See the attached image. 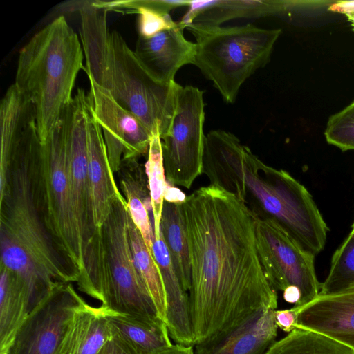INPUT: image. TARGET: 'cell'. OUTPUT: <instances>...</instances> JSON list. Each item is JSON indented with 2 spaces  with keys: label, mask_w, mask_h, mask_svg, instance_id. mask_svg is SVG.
I'll list each match as a JSON object with an SVG mask.
<instances>
[{
  "label": "cell",
  "mask_w": 354,
  "mask_h": 354,
  "mask_svg": "<svg viewBox=\"0 0 354 354\" xmlns=\"http://www.w3.org/2000/svg\"><path fill=\"white\" fill-rule=\"evenodd\" d=\"M183 203L164 201L160 229L174 268L183 288L190 287V259Z\"/></svg>",
  "instance_id": "23"
},
{
  "label": "cell",
  "mask_w": 354,
  "mask_h": 354,
  "mask_svg": "<svg viewBox=\"0 0 354 354\" xmlns=\"http://www.w3.org/2000/svg\"><path fill=\"white\" fill-rule=\"evenodd\" d=\"M297 327L316 332L354 349V287L319 294L298 307Z\"/></svg>",
  "instance_id": "15"
},
{
  "label": "cell",
  "mask_w": 354,
  "mask_h": 354,
  "mask_svg": "<svg viewBox=\"0 0 354 354\" xmlns=\"http://www.w3.org/2000/svg\"><path fill=\"white\" fill-rule=\"evenodd\" d=\"M187 5L188 0H127L98 2V6L107 11L113 10L124 13H134L138 8L144 7L169 14L171 10L179 7H187Z\"/></svg>",
  "instance_id": "30"
},
{
  "label": "cell",
  "mask_w": 354,
  "mask_h": 354,
  "mask_svg": "<svg viewBox=\"0 0 354 354\" xmlns=\"http://www.w3.org/2000/svg\"><path fill=\"white\" fill-rule=\"evenodd\" d=\"M118 172L129 215L152 253L154 232L149 217L152 205L147 178L144 176L146 173L144 174L138 160L123 162Z\"/></svg>",
  "instance_id": "22"
},
{
  "label": "cell",
  "mask_w": 354,
  "mask_h": 354,
  "mask_svg": "<svg viewBox=\"0 0 354 354\" xmlns=\"http://www.w3.org/2000/svg\"><path fill=\"white\" fill-rule=\"evenodd\" d=\"M2 354H8V353H2Z\"/></svg>",
  "instance_id": "40"
},
{
  "label": "cell",
  "mask_w": 354,
  "mask_h": 354,
  "mask_svg": "<svg viewBox=\"0 0 354 354\" xmlns=\"http://www.w3.org/2000/svg\"><path fill=\"white\" fill-rule=\"evenodd\" d=\"M185 198V195L180 192V190L171 185H169V184L167 185L165 193L164 201L183 203Z\"/></svg>",
  "instance_id": "37"
},
{
  "label": "cell",
  "mask_w": 354,
  "mask_h": 354,
  "mask_svg": "<svg viewBox=\"0 0 354 354\" xmlns=\"http://www.w3.org/2000/svg\"><path fill=\"white\" fill-rule=\"evenodd\" d=\"M153 354H195L193 346H185L179 344H171Z\"/></svg>",
  "instance_id": "34"
},
{
  "label": "cell",
  "mask_w": 354,
  "mask_h": 354,
  "mask_svg": "<svg viewBox=\"0 0 354 354\" xmlns=\"http://www.w3.org/2000/svg\"><path fill=\"white\" fill-rule=\"evenodd\" d=\"M134 13L138 15V30L139 37L149 38L159 32L171 29L177 26L169 14L161 13L156 10L141 7Z\"/></svg>",
  "instance_id": "31"
},
{
  "label": "cell",
  "mask_w": 354,
  "mask_h": 354,
  "mask_svg": "<svg viewBox=\"0 0 354 354\" xmlns=\"http://www.w3.org/2000/svg\"><path fill=\"white\" fill-rule=\"evenodd\" d=\"M84 301L71 283L57 287L30 312L7 353L57 354L69 318Z\"/></svg>",
  "instance_id": "13"
},
{
  "label": "cell",
  "mask_w": 354,
  "mask_h": 354,
  "mask_svg": "<svg viewBox=\"0 0 354 354\" xmlns=\"http://www.w3.org/2000/svg\"><path fill=\"white\" fill-rule=\"evenodd\" d=\"M354 287V231L349 233L334 252L328 276L321 284L325 295Z\"/></svg>",
  "instance_id": "28"
},
{
  "label": "cell",
  "mask_w": 354,
  "mask_h": 354,
  "mask_svg": "<svg viewBox=\"0 0 354 354\" xmlns=\"http://www.w3.org/2000/svg\"><path fill=\"white\" fill-rule=\"evenodd\" d=\"M352 231H354V221H353V224L351 225V232H352Z\"/></svg>",
  "instance_id": "39"
},
{
  "label": "cell",
  "mask_w": 354,
  "mask_h": 354,
  "mask_svg": "<svg viewBox=\"0 0 354 354\" xmlns=\"http://www.w3.org/2000/svg\"><path fill=\"white\" fill-rule=\"evenodd\" d=\"M39 186L47 230L78 281L84 273V261L68 178L65 110L41 142Z\"/></svg>",
  "instance_id": "7"
},
{
  "label": "cell",
  "mask_w": 354,
  "mask_h": 354,
  "mask_svg": "<svg viewBox=\"0 0 354 354\" xmlns=\"http://www.w3.org/2000/svg\"><path fill=\"white\" fill-rule=\"evenodd\" d=\"M348 21L350 22L353 30L354 31V13L346 15Z\"/></svg>",
  "instance_id": "38"
},
{
  "label": "cell",
  "mask_w": 354,
  "mask_h": 354,
  "mask_svg": "<svg viewBox=\"0 0 354 354\" xmlns=\"http://www.w3.org/2000/svg\"><path fill=\"white\" fill-rule=\"evenodd\" d=\"M266 354H354V349L316 332L296 328L276 341Z\"/></svg>",
  "instance_id": "26"
},
{
  "label": "cell",
  "mask_w": 354,
  "mask_h": 354,
  "mask_svg": "<svg viewBox=\"0 0 354 354\" xmlns=\"http://www.w3.org/2000/svg\"><path fill=\"white\" fill-rule=\"evenodd\" d=\"M184 28L175 27L149 38L138 37L134 52L147 71L164 84L174 82L177 71L183 66L194 64L196 44L187 40Z\"/></svg>",
  "instance_id": "16"
},
{
  "label": "cell",
  "mask_w": 354,
  "mask_h": 354,
  "mask_svg": "<svg viewBox=\"0 0 354 354\" xmlns=\"http://www.w3.org/2000/svg\"><path fill=\"white\" fill-rule=\"evenodd\" d=\"M84 59L81 40L64 16L53 19L20 50L14 84L34 106L41 142L71 102Z\"/></svg>",
  "instance_id": "5"
},
{
  "label": "cell",
  "mask_w": 354,
  "mask_h": 354,
  "mask_svg": "<svg viewBox=\"0 0 354 354\" xmlns=\"http://www.w3.org/2000/svg\"><path fill=\"white\" fill-rule=\"evenodd\" d=\"M97 354H129L115 339L111 338Z\"/></svg>",
  "instance_id": "36"
},
{
  "label": "cell",
  "mask_w": 354,
  "mask_h": 354,
  "mask_svg": "<svg viewBox=\"0 0 354 354\" xmlns=\"http://www.w3.org/2000/svg\"><path fill=\"white\" fill-rule=\"evenodd\" d=\"M90 82L88 97L104 136L113 173L124 161L147 153L152 134L133 113L121 106L109 91Z\"/></svg>",
  "instance_id": "12"
},
{
  "label": "cell",
  "mask_w": 354,
  "mask_h": 354,
  "mask_svg": "<svg viewBox=\"0 0 354 354\" xmlns=\"http://www.w3.org/2000/svg\"><path fill=\"white\" fill-rule=\"evenodd\" d=\"M299 309L293 306L289 309L275 310L274 318L278 327L285 333H289L297 327Z\"/></svg>",
  "instance_id": "33"
},
{
  "label": "cell",
  "mask_w": 354,
  "mask_h": 354,
  "mask_svg": "<svg viewBox=\"0 0 354 354\" xmlns=\"http://www.w3.org/2000/svg\"><path fill=\"white\" fill-rule=\"evenodd\" d=\"M108 308L85 301L77 306L66 326L57 354H97L112 338Z\"/></svg>",
  "instance_id": "19"
},
{
  "label": "cell",
  "mask_w": 354,
  "mask_h": 354,
  "mask_svg": "<svg viewBox=\"0 0 354 354\" xmlns=\"http://www.w3.org/2000/svg\"><path fill=\"white\" fill-rule=\"evenodd\" d=\"M324 136L342 151L354 150V101L329 117Z\"/></svg>",
  "instance_id": "29"
},
{
  "label": "cell",
  "mask_w": 354,
  "mask_h": 354,
  "mask_svg": "<svg viewBox=\"0 0 354 354\" xmlns=\"http://www.w3.org/2000/svg\"><path fill=\"white\" fill-rule=\"evenodd\" d=\"M87 142L93 221L95 228L100 229L109 213L112 199L120 190L115 180L102 131L93 113L90 101L87 113Z\"/></svg>",
  "instance_id": "17"
},
{
  "label": "cell",
  "mask_w": 354,
  "mask_h": 354,
  "mask_svg": "<svg viewBox=\"0 0 354 354\" xmlns=\"http://www.w3.org/2000/svg\"><path fill=\"white\" fill-rule=\"evenodd\" d=\"M196 39L194 65L212 81L226 103L235 102L243 84L270 60L281 29L192 24Z\"/></svg>",
  "instance_id": "6"
},
{
  "label": "cell",
  "mask_w": 354,
  "mask_h": 354,
  "mask_svg": "<svg viewBox=\"0 0 354 354\" xmlns=\"http://www.w3.org/2000/svg\"><path fill=\"white\" fill-rule=\"evenodd\" d=\"M204 91L179 86L169 131L161 138L166 178L172 185L189 189L203 174L205 137Z\"/></svg>",
  "instance_id": "9"
},
{
  "label": "cell",
  "mask_w": 354,
  "mask_h": 354,
  "mask_svg": "<svg viewBox=\"0 0 354 354\" xmlns=\"http://www.w3.org/2000/svg\"><path fill=\"white\" fill-rule=\"evenodd\" d=\"M203 173L210 185L238 197L258 219L279 225L315 257L329 228L307 189L288 172L262 162L233 133L210 131L205 137Z\"/></svg>",
  "instance_id": "3"
},
{
  "label": "cell",
  "mask_w": 354,
  "mask_h": 354,
  "mask_svg": "<svg viewBox=\"0 0 354 354\" xmlns=\"http://www.w3.org/2000/svg\"><path fill=\"white\" fill-rule=\"evenodd\" d=\"M78 10L84 70L88 79L109 91L152 135L159 133L162 138L171 129L180 84L162 83L147 71L122 36L109 30L107 10L92 1L83 3Z\"/></svg>",
  "instance_id": "4"
},
{
  "label": "cell",
  "mask_w": 354,
  "mask_h": 354,
  "mask_svg": "<svg viewBox=\"0 0 354 354\" xmlns=\"http://www.w3.org/2000/svg\"><path fill=\"white\" fill-rule=\"evenodd\" d=\"M41 155L34 122L21 121L9 127L0 148L1 264L26 284L30 311L59 286L77 281L46 226L39 186Z\"/></svg>",
  "instance_id": "2"
},
{
  "label": "cell",
  "mask_w": 354,
  "mask_h": 354,
  "mask_svg": "<svg viewBox=\"0 0 354 354\" xmlns=\"http://www.w3.org/2000/svg\"><path fill=\"white\" fill-rule=\"evenodd\" d=\"M182 207L194 346L259 309L276 310L278 297L259 259L256 219L238 197L209 184L186 196Z\"/></svg>",
  "instance_id": "1"
},
{
  "label": "cell",
  "mask_w": 354,
  "mask_h": 354,
  "mask_svg": "<svg viewBox=\"0 0 354 354\" xmlns=\"http://www.w3.org/2000/svg\"><path fill=\"white\" fill-rule=\"evenodd\" d=\"M0 354L7 353L30 312V295L21 278L1 264Z\"/></svg>",
  "instance_id": "21"
},
{
  "label": "cell",
  "mask_w": 354,
  "mask_h": 354,
  "mask_svg": "<svg viewBox=\"0 0 354 354\" xmlns=\"http://www.w3.org/2000/svg\"><path fill=\"white\" fill-rule=\"evenodd\" d=\"M297 1L218 0L203 11L193 24L221 26L226 21L242 17H259L295 9Z\"/></svg>",
  "instance_id": "25"
},
{
  "label": "cell",
  "mask_w": 354,
  "mask_h": 354,
  "mask_svg": "<svg viewBox=\"0 0 354 354\" xmlns=\"http://www.w3.org/2000/svg\"><path fill=\"white\" fill-rule=\"evenodd\" d=\"M152 205L154 237L160 234V223L165 193L168 185L163 164L161 138L159 133L153 134L145 165Z\"/></svg>",
  "instance_id": "27"
},
{
  "label": "cell",
  "mask_w": 354,
  "mask_h": 354,
  "mask_svg": "<svg viewBox=\"0 0 354 354\" xmlns=\"http://www.w3.org/2000/svg\"><path fill=\"white\" fill-rule=\"evenodd\" d=\"M255 219L258 253L270 286L282 292L288 288H297L301 295L298 307L315 299L322 284L315 272V257L304 250L276 223Z\"/></svg>",
  "instance_id": "10"
},
{
  "label": "cell",
  "mask_w": 354,
  "mask_h": 354,
  "mask_svg": "<svg viewBox=\"0 0 354 354\" xmlns=\"http://www.w3.org/2000/svg\"><path fill=\"white\" fill-rule=\"evenodd\" d=\"M328 10L333 12L342 13L345 15L354 13V1H335Z\"/></svg>",
  "instance_id": "35"
},
{
  "label": "cell",
  "mask_w": 354,
  "mask_h": 354,
  "mask_svg": "<svg viewBox=\"0 0 354 354\" xmlns=\"http://www.w3.org/2000/svg\"><path fill=\"white\" fill-rule=\"evenodd\" d=\"M127 230L136 268L155 304L160 318L167 324V299L160 270L129 211Z\"/></svg>",
  "instance_id": "24"
},
{
  "label": "cell",
  "mask_w": 354,
  "mask_h": 354,
  "mask_svg": "<svg viewBox=\"0 0 354 354\" xmlns=\"http://www.w3.org/2000/svg\"><path fill=\"white\" fill-rule=\"evenodd\" d=\"M218 0L188 1V10L178 22L184 29L193 24L194 20L205 10L212 7Z\"/></svg>",
  "instance_id": "32"
},
{
  "label": "cell",
  "mask_w": 354,
  "mask_h": 354,
  "mask_svg": "<svg viewBox=\"0 0 354 354\" xmlns=\"http://www.w3.org/2000/svg\"><path fill=\"white\" fill-rule=\"evenodd\" d=\"M88 94L79 88L65 109L68 168L74 213L81 242L84 270V262L97 247L101 228L96 229L93 221L88 178L87 142Z\"/></svg>",
  "instance_id": "11"
},
{
  "label": "cell",
  "mask_w": 354,
  "mask_h": 354,
  "mask_svg": "<svg viewBox=\"0 0 354 354\" xmlns=\"http://www.w3.org/2000/svg\"><path fill=\"white\" fill-rule=\"evenodd\" d=\"M274 310L259 309L237 325L196 344L195 354H266L277 341Z\"/></svg>",
  "instance_id": "14"
},
{
  "label": "cell",
  "mask_w": 354,
  "mask_h": 354,
  "mask_svg": "<svg viewBox=\"0 0 354 354\" xmlns=\"http://www.w3.org/2000/svg\"><path fill=\"white\" fill-rule=\"evenodd\" d=\"M127 216V202L120 192L112 199L109 213L101 227L105 273L102 305L115 313L160 317L134 264Z\"/></svg>",
  "instance_id": "8"
},
{
  "label": "cell",
  "mask_w": 354,
  "mask_h": 354,
  "mask_svg": "<svg viewBox=\"0 0 354 354\" xmlns=\"http://www.w3.org/2000/svg\"><path fill=\"white\" fill-rule=\"evenodd\" d=\"M112 338L129 354H153L171 345L167 324L160 317L115 313L108 308Z\"/></svg>",
  "instance_id": "20"
},
{
  "label": "cell",
  "mask_w": 354,
  "mask_h": 354,
  "mask_svg": "<svg viewBox=\"0 0 354 354\" xmlns=\"http://www.w3.org/2000/svg\"><path fill=\"white\" fill-rule=\"evenodd\" d=\"M152 254L160 272L167 299V326L176 344L194 346L189 293L176 274L160 232L153 239Z\"/></svg>",
  "instance_id": "18"
}]
</instances>
